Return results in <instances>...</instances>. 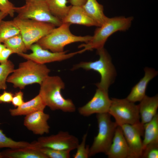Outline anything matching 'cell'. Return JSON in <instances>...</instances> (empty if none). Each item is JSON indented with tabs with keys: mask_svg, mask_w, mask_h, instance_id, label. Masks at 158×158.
I'll return each instance as SVG.
<instances>
[{
	"mask_svg": "<svg viewBox=\"0 0 158 158\" xmlns=\"http://www.w3.org/2000/svg\"><path fill=\"white\" fill-rule=\"evenodd\" d=\"M15 8L8 0H0V11L7 14L11 17L14 15Z\"/></svg>",
	"mask_w": 158,
	"mask_h": 158,
	"instance_id": "obj_31",
	"label": "cell"
},
{
	"mask_svg": "<svg viewBox=\"0 0 158 158\" xmlns=\"http://www.w3.org/2000/svg\"><path fill=\"white\" fill-rule=\"evenodd\" d=\"M4 158L1 152H0V158Z\"/></svg>",
	"mask_w": 158,
	"mask_h": 158,
	"instance_id": "obj_39",
	"label": "cell"
},
{
	"mask_svg": "<svg viewBox=\"0 0 158 158\" xmlns=\"http://www.w3.org/2000/svg\"><path fill=\"white\" fill-rule=\"evenodd\" d=\"M49 115L43 111H38L25 116L23 124L29 130L36 135H42L49 132L47 121Z\"/></svg>",
	"mask_w": 158,
	"mask_h": 158,
	"instance_id": "obj_14",
	"label": "cell"
},
{
	"mask_svg": "<svg viewBox=\"0 0 158 158\" xmlns=\"http://www.w3.org/2000/svg\"><path fill=\"white\" fill-rule=\"evenodd\" d=\"M108 113L115 119L118 126L139 123L140 116L138 105L127 99L112 98Z\"/></svg>",
	"mask_w": 158,
	"mask_h": 158,
	"instance_id": "obj_8",
	"label": "cell"
},
{
	"mask_svg": "<svg viewBox=\"0 0 158 158\" xmlns=\"http://www.w3.org/2000/svg\"><path fill=\"white\" fill-rule=\"evenodd\" d=\"M4 157L8 158H47L36 147L9 148L1 152Z\"/></svg>",
	"mask_w": 158,
	"mask_h": 158,
	"instance_id": "obj_20",
	"label": "cell"
},
{
	"mask_svg": "<svg viewBox=\"0 0 158 158\" xmlns=\"http://www.w3.org/2000/svg\"><path fill=\"white\" fill-rule=\"evenodd\" d=\"M30 49L32 52L29 54L24 53L18 55L26 60H30L40 64H45L55 61H60L70 59L75 55L84 52L83 49L67 53L68 51L61 52H53L42 48L36 43L32 45Z\"/></svg>",
	"mask_w": 158,
	"mask_h": 158,
	"instance_id": "obj_11",
	"label": "cell"
},
{
	"mask_svg": "<svg viewBox=\"0 0 158 158\" xmlns=\"http://www.w3.org/2000/svg\"><path fill=\"white\" fill-rule=\"evenodd\" d=\"M141 158H158V141L148 144L143 150Z\"/></svg>",
	"mask_w": 158,
	"mask_h": 158,
	"instance_id": "obj_30",
	"label": "cell"
},
{
	"mask_svg": "<svg viewBox=\"0 0 158 158\" xmlns=\"http://www.w3.org/2000/svg\"><path fill=\"white\" fill-rule=\"evenodd\" d=\"M87 0H68L72 6H82L86 2Z\"/></svg>",
	"mask_w": 158,
	"mask_h": 158,
	"instance_id": "obj_35",
	"label": "cell"
},
{
	"mask_svg": "<svg viewBox=\"0 0 158 158\" xmlns=\"http://www.w3.org/2000/svg\"><path fill=\"white\" fill-rule=\"evenodd\" d=\"M120 126L129 148L130 158H141L143 147L141 137L144 135L143 125L140 122L133 125L125 124Z\"/></svg>",
	"mask_w": 158,
	"mask_h": 158,
	"instance_id": "obj_12",
	"label": "cell"
},
{
	"mask_svg": "<svg viewBox=\"0 0 158 158\" xmlns=\"http://www.w3.org/2000/svg\"><path fill=\"white\" fill-rule=\"evenodd\" d=\"M20 33V30L13 20L0 22V42Z\"/></svg>",
	"mask_w": 158,
	"mask_h": 158,
	"instance_id": "obj_24",
	"label": "cell"
},
{
	"mask_svg": "<svg viewBox=\"0 0 158 158\" xmlns=\"http://www.w3.org/2000/svg\"><path fill=\"white\" fill-rule=\"evenodd\" d=\"M98 132L95 137L93 143L89 148V157L96 154H106L112 143L115 130L118 126L111 119L108 113L97 114Z\"/></svg>",
	"mask_w": 158,
	"mask_h": 158,
	"instance_id": "obj_6",
	"label": "cell"
},
{
	"mask_svg": "<svg viewBox=\"0 0 158 158\" xmlns=\"http://www.w3.org/2000/svg\"><path fill=\"white\" fill-rule=\"evenodd\" d=\"M138 105L141 123L143 125L150 121L157 114L158 95L152 97L146 95Z\"/></svg>",
	"mask_w": 158,
	"mask_h": 158,
	"instance_id": "obj_17",
	"label": "cell"
},
{
	"mask_svg": "<svg viewBox=\"0 0 158 158\" xmlns=\"http://www.w3.org/2000/svg\"><path fill=\"white\" fill-rule=\"evenodd\" d=\"M46 107L39 94L32 99L25 102L14 109H10L9 111L12 116L27 115L38 111H43Z\"/></svg>",
	"mask_w": 158,
	"mask_h": 158,
	"instance_id": "obj_19",
	"label": "cell"
},
{
	"mask_svg": "<svg viewBox=\"0 0 158 158\" xmlns=\"http://www.w3.org/2000/svg\"><path fill=\"white\" fill-rule=\"evenodd\" d=\"M26 3L36 2L40 1H46V0H25Z\"/></svg>",
	"mask_w": 158,
	"mask_h": 158,
	"instance_id": "obj_37",
	"label": "cell"
},
{
	"mask_svg": "<svg viewBox=\"0 0 158 158\" xmlns=\"http://www.w3.org/2000/svg\"><path fill=\"white\" fill-rule=\"evenodd\" d=\"M13 21L19 28L28 50L31 46L49 33L55 28L48 23L30 19H22L16 17Z\"/></svg>",
	"mask_w": 158,
	"mask_h": 158,
	"instance_id": "obj_7",
	"label": "cell"
},
{
	"mask_svg": "<svg viewBox=\"0 0 158 158\" xmlns=\"http://www.w3.org/2000/svg\"><path fill=\"white\" fill-rule=\"evenodd\" d=\"M87 133L85 134L83 137L82 141L79 144L77 148V151L73 155L74 158H87L89 157V146L85 145Z\"/></svg>",
	"mask_w": 158,
	"mask_h": 158,
	"instance_id": "obj_29",
	"label": "cell"
},
{
	"mask_svg": "<svg viewBox=\"0 0 158 158\" xmlns=\"http://www.w3.org/2000/svg\"><path fill=\"white\" fill-rule=\"evenodd\" d=\"M133 19L132 16L108 17L102 25L96 29L91 39L88 42L79 45L78 47L83 48L85 51L104 47L106 41L111 35L118 31H124L128 30Z\"/></svg>",
	"mask_w": 158,
	"mask_h": 158,
	"instance_id": "obj_3",
	"label": "cell"
},
{
	"mask_svg": "<svg viewBox=\"0 0 158 158\" xmlns=\"http://www.w3.org/2000/svg\"><path fill=\"white\" fill-rule=\"evenodd\" d=\"M0 42V53L4 48L6 47L4 44H2Z\"/></svg>",
	"mask_w": 158,
	"mask_h": 158,
	"instance_id": "obj_38",
	"label": "cell"
},
{
	"mask_svg": "<svg viewBox=\"0 0 158 158\" xmlns=\"http://www.w3.org/2000/svg\"><path fill=\"white\" fill-rule=\"evenodd\" d=\"M14 69V64L10 60H8L5 63L0 64V90L7 89V78Z\"/></svg>",
	"mask_w": 158,
	"mask_h": 158,
	"instance_id": "obj_27",
	"label": "cell"
},
{
	"mask_svg": "<svg viewBox=\"0 0 158 158\" xmlns=\"http://www.w3.org/2000/svg\"><path fill=\"white\" fill-rule=\"evenodd\" d=\"M143 77L132 88L126 99L135 103L140 101L145 96L147 85L150 81L158 74V72L153 68L146 67L144 69Z\"/></svg>",
	"mask_w": 158,
	"mask_h": 158,
	"instance_id": "obj_16",
	"label": "cell"
},
{
	"mask_svg": "<svg viewBox=\"0 0 158 158\" xmlns=\"http://www.w3.org/2000/svg\"><path fill=\"white\" fill-rule=\"evenodd\" d=\"M13 94L11 92L4 91L0 95V103L11 102Z\"/></svg>",
	"mask_w": 158,
	"mask_h": 158,
	"instance_id": "obj_34",
	"label": "cell"
},
{
	"mask_svg": "<svg viewBox=\"0 0 158 158\" xmlns=\"http://www.w3.org/2000/svg\"><path fill=\"white\" fill-rule=\"evenodd\" d=\"M97 50L99 59L94 61H83L74 65L71 70L83 68L86 70H92L100 75V82L96 83L97 88L108 91L110 86L114 82L116 75L115 67L111 58L104 47Z\"/></svg>",
	"mask_w": 158,
	"mask_h": 158,
	"instance_id": "obj_4",
	"label": "cell"
},
{
	"mask_svg": "<svg viewBox=\"0 0 158 158\" xmlns=\"http://www.w3.org/2000/svg\"><path fill=\"white\" fill-rule=\"evenodd\" d=\"M39 150L47 158H69V151L60 150L46 147H38Z\"/></svg>",
	"mask_w": 158,
	"mask_h": 158,
	"instance_id": "obj_28",
	"label": "cell"
},
{
	"mask_svg": "<svg viewBox=\"0 0 158 158\" xmlns=\"http://www.w3.org/2000/svg\"><path fill=\"white\" fill-rule=\"evenodd\" d=\"M143 150L148 144L158 141V115L157 114L149 122L144 124Z\"/></svg>",
	"mask_w": 158,
	"mask_h": 158,
	"instance_id": "obj_22",
	"label": "cell"
},
{
	"mask_svg": "<svg viewBox=\"0 0 158 158\" xmlns=\"http://www.w3.org/2000/svg\"><path fill=\"white\" fill-rule=\"evenodd\" d=\"M71 24L63 23L36 43L52 52H61L64 51V47L67 45L78 42L87 43L91 39V36H77L73 34L70 29Z\"/></svg>",
	"mask_w": 158,
	"mask_h": 158,
	"instance_id": "obj_5",
	"label": "cell"
},
{
	"mask_svg": "<svg viewBox=\"0 0 158 158\" xmlns=\"http://www.w3.org/2000/svg\"><path fill=\"white\" fill-rule=\"evenodd\" d=\"M82 7L87 15L97 24L98 27L102 25L108 18L104 14L103 6L97 0H87Z\"/></svg>",
	"mask_w": 158,
	"mask_h": 158,
	"instance_id": "obj_21",
	"label": "cell"
},
{
	"mask_svg": "<svg viewBox=\"0 0 158 158\" xmlns=\"http://www.w3.org/2000/svg\"><path fill=\"white\" fill-rule=\"evenodd\" d=\"M32 142L37 147H46L54 149L71 151L79 144L78 139L68 132L59 131L55 135L39 138Z\"/></svg>",
	"mask_w": 158,
	"mask_h": 158,
	"instance_id": "obj_10",
	"label": "cell"
},
{
	"mask_svg": "<svg viewBox=\"0 0 158 158\" xmlns=\"http://www.w3.org/2000/svg\"><path fill=\"white\" fill-rule=\"evenodd\" d=\"M13 53L9 49L5 47L0 53V64L6 62L9 56Z\"/></svg>",
	"mask_w": 158,
	"mask_h": 158,
	"instance_id": "obj_33",
	"label": "cell"
},
{
	"mask_svg": "<svg viewBox=\"0 0 158 158\" xmlns=\"http://www.w3.org/2000/svg\"><path fill=\"white\" fill-rule=\"evenodd\" d=\"M23 93L21 91L16 92L13 95L11 102L15 107H18L23 104L24 102L23 100Z\"/></svg>",
	"mask_w": 158,
	"mask_h": 158,
	"instance_id": "obj_32",
	"label": "cell"
},
{
	"mask_svg": "<svg viewBox=\"0 0 158 158\" xmlns=\"http://www.w3.org/2000/svg\"><path fill=\"white\" fill-rule=\"evenodd\" d=\"M105 154L109 158H130L129 148L120 126L117 127L112 143Z\"/></svg>",
	"mask_w": 158,
	"mask_h": 158,
	"instance_id": "obj_15",
	"label": "cell"
},
{
	"mask_svg": "<svg viewBox=\"0 0 158 158\" xmlns=\"http://www.w3.org/2000/svg\"><path fill=\"white\" fill-rule=\"evenodd\" d=\"M3 43L13 54H18L25 52L28 50L20 33L6 40Z\"/></svg>",
	"mask_w": 158,
	"mask_h": 158,
	"instance_id": "obj_25",
	"label": "cell"
},
{
	"mask_svg": "<svg viewBox=\"0 0 158 158\" xmlns=\"http://www.w3.org/2000/svg\"><path fill=\"white\" fill-rule=\"evenodd\" d=\"M46 1L51 13L62 22L71 6L67 5V0H46Z\"/></svg>",
	"mask_w": 158,
	"mask_h": 158,
	"instance_id": "obj_23",
	"label": "cell"
},
{
	"mask_svg": "<svg viewBox=\"0 0 158 158\" xmlns=\"http://www.w3.org/2000/svg\"><path fill=\"white\" fill-rule=\"evenodd\" d=\"M111 103L108 91L97 88L91 99L78 108V111L80 115L84 116H88L94 114L108 113Z\"/></svg>",
	"mask_w": 158,
	"mask_h": 158,
	"instance_id": "obj_13",
	"label": "cell"
},
{
	"mask_svg": "<svg viewBox=\"0 0 158 158\" xmlns=\"http://www.w3.org/2000/svg\"><path fill=\"white\" fill-rule=\"evenodd\" d=\"M40 94L46 106L51 110H60L63 112L73 113L76 110L72 100L64 98L61 90L65 84L59 76L48 75L40 85Z\"/></svg>",
	"mask_w": 158,
	"mask_h": 158,
	"instance_id": "obj_1",
	"label": "cell"
},
{
	"mask_svg": "<svg viewBox=\"0 0 158 158\" xmlns=\"http://www.w3.org/2000/svg\"><path fill=\"white\" fill-rule=\"evenodd\" d=\"M14 9L18 14L17 17L21 19L50 23L57 27L63 23L51 13L46 1L26 3L23 6L15 7Z\"/></svg>",
	"mask_w": 158,
	"mask_h": 158,
	"instance_id": "obj_9",
	"label": "cell"
},
{
	"mask_svg": "<svg viewBox=\"0 0 158 158\" xmlns=\"http://www.w3.org/2000/svg\"><path fill=\"white\" fill-rule=\"evenodd\" d=\"M62 22L98 27L97 24L87 15L82 6H80L72 5Z\"/></svg>",
	"mask_w": 158,
	"mask_h": 158,
	"instance_id": "obj_18",
	"label": "cell"
},
{
	"mask_svg": "<svg viewBox=\"0 0 158 158\" xmlns=\"http://www.w3.org/2000/svg\"><path fill=\"white\" fill-rule=\"evenodd\" d=\"M50 69L45 64H40L32 60H27L20 63L18 68L14 69L7 79L13 87L20 89L34 83L40 85L48 75Z\"/></svg>",
	"mask_w": 158,
	"mask_h": 158,
	"instance_id": "obj_2",
	"label": "cell"
},
{
	"mask_svg": "<svg viewBox=\"0 0 158 158\" xmlns=\"http://www.w3.org/2000/svg\"><path fill=\"white\" fill-rule=\"evenodd\" d=\"M35 146L32 142L30 143L23 141H16L6 136L0 129V148H17Z\"/></svg>",
	"mask_w": 158,
	"mask_h": 158,
	"instance_id": "obj_26",
	"label": "cell"
},
{
	"mask_svg": "<svg viewBox=\"0 0 158 158\" xmlns=\"http://www.w3.org/2000/svg\"><path fill=\"white\" fill-rule=\"evenodd\" d=\"M7 15V14L0 11V22Z\"/></svg>",
	"mask_w": 158,
	"mask_h": 158,
	"instance_id": "obj_36",
	"label": "cell"
}]
</instances>
